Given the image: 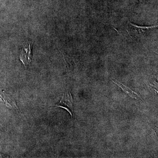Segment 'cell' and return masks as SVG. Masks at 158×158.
<instances>
[{
  "label": "cell",
  "mask_w": 158,
  "mask_h": 158,
  "mask_svg": "<svg viewBox=\"0 0 158 158\" xmlns=\"http://www.w3.org/2000/svg\"><path fill=\"white\" fill-rule=\"evenodd\" d=\"M149 0H139V2H148Z\"/></svg>",
  "instance_id": "cell-5"
},
{
  "label": "cell",
  "mask_w": 158,
  "mask_h": 158,
  "mask_svg": "<svg viewBox=\"0 0 158 158\" xmlns=\"http://www.w3.org/2000/svg\"><path fill=\"white\" fill-rule=\"evenodd\" d=\"M157 27V26L151 27H141L130 23L127 31L131 37L135 38H143L149 34V31Z\"/></svg>",
  "instance_id": "cell-1"
},
{
  "label": "cell",
  "mask_w": 158,
  "mask_h": 158,
  "mask_svg": "<svg viewBox=\"0 0 158 158\" xmlns=\"http://www.w3.org/2000/svg\"><path fill=\"white\" fill-rule=\"evenodd\" d=\"M32 44H29L28 47H25L21 51L19 59L25 67H27L31 63L32 59Z\"/></svg>",
  "instance_id": "cell-3"
},
{
  "label": "cell",
  "mask_w": 158,
  "mask_h": 158,
  "mask_svg": "<svg viewBox=\"0 0 158 158\" xmlns=\"http://www.w3.org/2000/svg\"><path fill=\"white\" fill-rule=\"evenodd\" d=\"M112 81H113V82H114L115 84H116V85H118V87H120L126 93L128 94L131 97L135 99L138 98V95L136 92L133 91V90H132L131 89H130L129 88L126 87V86H125L124 85L122 84L120 82L118 81H117L116 79L113 78V79H112Z\"/></svg>",
  "instance_id": "cell-4"
},
{
  "label": "cell",
  "mask_w": 158,
  "mask_h": 158,
  "mask_svg": "<svg viewBox=\"0 0 158 158\" xmlns=\"http://www.w3.org/2000/svg\"><path fill=\"white\" fill-rule=\"evenodd\" d=\"M73 100L71 94L70 92L67 91L64 93L62 98L56 104L55 106L65 109L73 117Z\"/></svg>",
  "instance_id": "cell-2"
}]
</instances>
